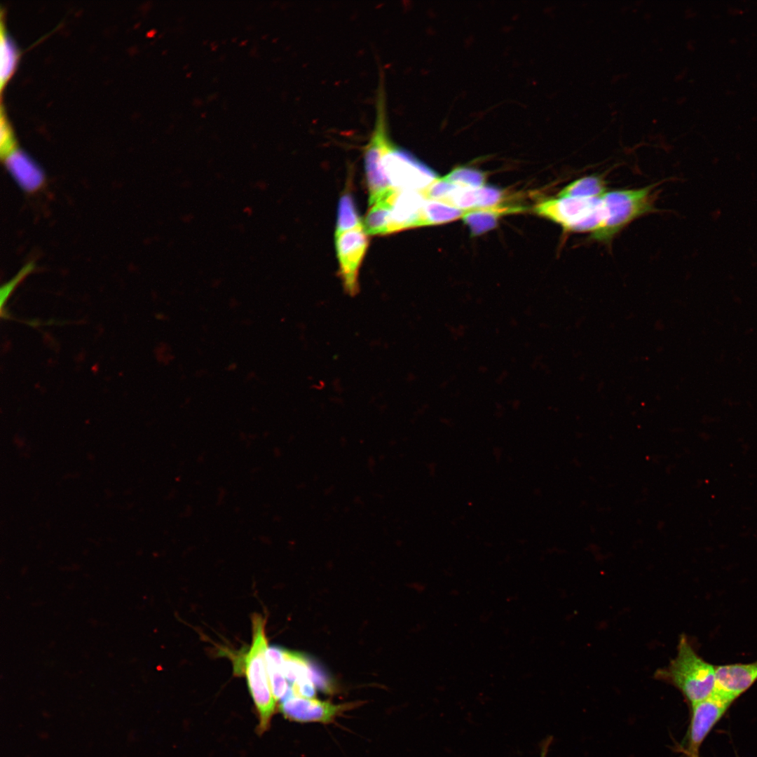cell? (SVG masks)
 <instances>
[{
    "label": "cell",
    "instance_id": "1",
    "mask_svg": "<svg viewBox=\"0 0 757 757\" xmlns=\"http://www.w3.org/2000/svg\"><path fill=\"white\" fill-rule=\"evenodd\" d=\"M534 211L566 231L589 232L598 241L611 240V210L605 194L596 198L559 197L538 203Z\"/></svg>",
    "mask_w": 757,
    "mask_h": 757
},
{
    "label": "cell",
    "instance_id": "2",
    "mask_svg": "<svg viewBox=\"0 0 757 757\" xmlns=\"http://www.w3.org/2000/svg\"><path fill=\"white\" fill-rule=\"evenodd\" d=\"M655 677L678 689L691 705L711 695L716 685V666L698 655L685 634L680 636L677 653Z\"/></svg>",
    "mask_w": 757,
    "mask_h": 757
},
{
    "label": "cell",
    "instance_id": "3",
    "mask_svg": "<svg viewBox=\"0 0 757 757\" xmlns=\"http://www.w3.org/2000/svg\"><path fill=\"white\" fill-rule=\"evenodd\" d=\"M252 624V644L243 655V668L259 715L258 730L263 732L268 729L275 711V699L272 693L267 670L266 653L268 648L264 617L259 614H254Z\"/></svg>",
    "mask_w": 757,
    "mask_h": 757
},
{
    "label": "cell",
    "instance_id": "4",
    "mask_svg": "<svg viewBox=\"0 0 757 757\" xmlns=\"http://www.w3.org/2000/svg\"><path fill=\"white\" fill-rule=\"evenodd\" d=\"M335 243L343 287L355 296L359 292V269L369 245L367 234L361 226L336 234Z\"/></svg>",
    "mask_w": 757,
    "mask_h": 757
},
{
    "label": "cell",
    "instance_id": "5",
    "mask_svg": "<svg viewBox=\"0 0 757 757\" xmlns=\"http://www.w3.org/2000/svg\"><path fill=\"white\" fill-rule=\"evenodd\" d=\"M734 700L714 690L708 697L692 706L688 744L689 757H698L701 744Z\"/></svg>",
    "mask_w": 757,
    "mask_h": 757
},
{
    "label": "cell",
    "instance_id": "6",
    "mask_svg": "<svg viewBox=\"0 0 757 757\" xmlns=\"http://www.w3.org/2000/svg\"><path fill=\"white\" fill-rule=\"evenodd\" d=\"M354 706L355 703L334 704L313 697L293 695L281 702L280 709L287 718L292 721L327 723Z\"/></svg>",
    "mask_w": 757,
    "mask_h": 757
},
{
    "label": "cell",
    "instance_id": "7",
    "mask_svg": "<svg viewBox=\"0 0 757 757\" xmlns=\"http://www.w3.org/2000/svg\"><path fill=\"white\" fill-rule=\"evenodd\" d=\"M425 200L420 191L395 190L390 199L388 234L420 227L421 210Z\"/></svg>",
    "mask_w": 757,
    "mask_h": 757
},
{
    "label": "cell",
    "instance_id": "8",
    "mask_svg": "<svg viewBox=\"0 0 757 757\" xmlns=\"http://www.w3.org/2000/svg\"><path fill=\"white\" fill-rule=\"evenodd\" d=\"M757 681V661L716 666L714 690L735 700Z\"/></svg>",
    "mask_w": 757,
    "mask_h": 757
},
{
    "label": "cell",
    "instance_id": "9",
    "mask_svg": "<svg viewBox=\"0 0 757 757\" xmlns=\"http://www.w3.org/2000/svg\"><path fill=\"white\" fill-rule=\"evenodd\" d=\"M3 158L8 170L25 191L32 193L43 185L45 177L42 170L22 150L15 148Z\"/></svg>",
    "mask_w": 757,
    "mask_h": 757
},
{
    "label": "cell",
    "instance_id": "10",
    "mask_svg": "<svg viewBox=\"0 0 757 757\" xmlns=\"http://www.w3.org/2000/svg\"><path fill=\"white\" fill-rule=\"evenodd\" d=\"M526 210V208L521 205L503 204L491 208L470 210L462 218L469 227L471 235L479 236L494 229L501 216L521 212Z\"/></svg>",
    "mask_w": 757,
    "mask_h": 757
},
{
    "label": "cell",
    "instance_id": "11",
    "mask_svg": "<svg viewBox=\"0 0 757 757\" xmlns=\"http://www.w3.org/2000/svg\"><path fill=\"white\" fill-rule=\"evenodd\" d=\"M266 660L273 697L275 700H281L290 688L283 672V649L270 646L266 650Z\"/></svg>",
    "mask_w": 757,
    "mask_h": 757
},
{
    "label": "cell",
    "instance_id": "12",
    "mask_svg": "<svg viewBox=\"0 0 757 757\" xmlns=\"http://www.w3.org/2000/svg\"><path fill=\"white\" fill-rule=\"evenodd\" d=\"M395 189L374 203L364 218V229L367 235L388 234L390 199Z\"/></svg>",
    "mask_w": 757,
    "mask_h": 757
},
{
    "label": "cell",
    "instance_id": "13",
    "mask_svg": "<svg viewBox=\"0 0 757 757\" xmlns=\"http://www.w3.org/2000/svg\"><path fill=\"white\" fill-rule=\"evenodd\" d=\"M468 211L442 202L425 200L421 210L420 226L446 224L463 217Z\"/></svg>",
    "mask_w": 757,
    "mask_h": 757
},
{
    "label": "cell",
    "instance_id": "14",
    "mask_svg": "<svg viewBox=\"0 0 757 757\" xmlns=\"http://www.w3.org/2000/svg\"><path fill=\"white\" fill-rule=\"evenodd\" d=\"M603 179L596 175H589L578 179L566 186L559 193V197L596 198L606 192Z\"/></svg>",
    "mask_w": 757,
    "mask_h": 757
},
{
    "label": "cell",
    "instance_id": "15",
    "mask_svg": "<svg viewBox=\"0 0 757 757\" xmlns=\"http://www.w3.org/2000/svg\"><path fill=\"white\" fill-rule=\"evenodd\" d=\"M0 33V86L2 90L14 71L18 61V51L3 23L1 25Z\"/></svg>",
    "mask_w": 757,
    "mask_h": 757
},
{
    "label": "cell",
    "instance_id": "16",
    "mask_svg": "<svg viewBox=\"0 0 757 757\" xmlns=\"http://www.w3.org/2000/svg\"><path fill=\"white\" fill-rule=\"evenodd\" d=\"M361 226L353 196L350 191H346L343 193L339 202L336 234Z\"/></svg>",
    "mask_w": 757,
    "mask_h": 757
},
{
    "label": "cell",
    "instance_id": "17",
    "mask_svg": "<svg viewBox=\"0 0 757 757\" xmlns=\"http://www.w3.org/2000/svg\"><path fill=\"white\" fill-rule=\"evenodd\" d=\"M441 179L461 187L478 189L484 186L486 175L475 168L458 167Z\"/></svg>",
    "mask_w": 757,
    "mask_h": 757
},
{
    "label": "cell",
    "instance_id": "18",
    "mask_svg": "<svg viewBox=\"0 0 757 757\" xmlns=\"http://www.w3.org/2000/svg\"><path fill=\"white\" fill-rule=\"evenodd\" d=\"M477 209L491 208L505 204L503 203L505 198V191L496 186L484 185L477 189Z\"/></svg>",
    "mask_w": 757,
    "mask_h": 757
},
{
    "label": "cell",
    "instance_id": "19",
    "mask_svg": "<svg viewBox=\"0 0 757 757\" xmlns=\"http://www.w3.org/2000/svg\"><path fill=\"white\" fill-rule=\"evenodd\" d=\"M32 270L33 264H29L26 265L15 277L1 287L0 310L1 318H8L10 317V315L5 308L6 302L16 287L32 272Z\"/></svg>",
    "mask_w": 757,
    "mask_h": 757
},
{
    "label": "cell",
    "instance_id": "20",
    "mask_svg": "<svg viewBox=\"0 0 757 757\" xmlns=\"http://www.w3.org/2000/svg\"><path fill=\"white\" fill-rule=\"evenodd\" d=\"M0 120V151L1 156L3 158L14 150L16 145L11 128L2 108Z\"/></svg>",
    "mask_w": 757,
    "mask_h": 757
}]
</instances>
